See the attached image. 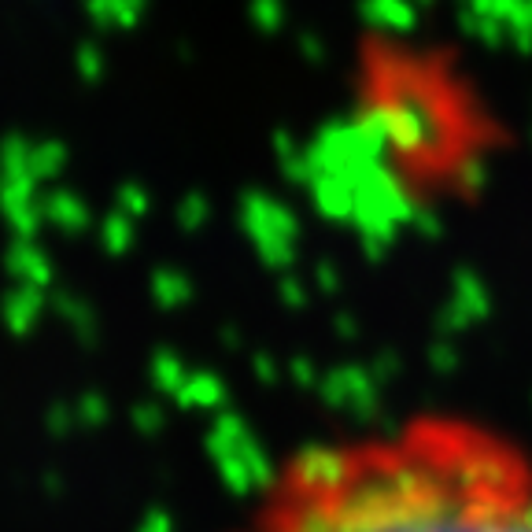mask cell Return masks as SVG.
Wrapping results in <instances>:
<instances>
[{
  "label": "cell",
  "instance_id": "1",
  "mask_svg": "<svg viewBox=\"0 0 532 532\" xmlns=\"http://www.w3.org/2000/svg\"><path fill=\"white\" fill-rule=\"evenodd\" d=\"M218 532H532V444L411 411L292 448Z\"/></svg>",
  "mask_w": 532,
  "mask_h": 532
}]
</instances>
